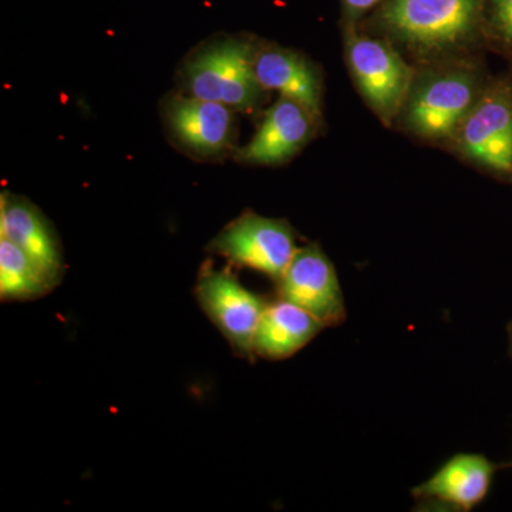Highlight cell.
Listing matches in <instances>:
<instances>
[{
  "mask_svg": "<svg viewBox=\"0 0 512 512\" xmlns=\"http://www.w3.org/2000/svg\"><path fill=\"white\" fill-rule=\"evenodd\" d=\"M0 238L18 245L49 279L59 286L64 276L63 249L43 212L26 198L3 192L0 198Z\"/></svg>",
  "mask_w": 512,
  "mask_h": 512,
  "instance_id": "11",
  "label": "cell"
},
{
  "mask_svg": "<svg viewBox=\"0 0 512 512\" xmlns=\"http://www.w3.org/2000/svg\"><path fill=\"white\" fill-rule=\"evenodd\" d=\"M464 156L497 173L512 171V97L500 87L481 93L456 133Z\"/></svg>",
  "mask_w": 512,
  "mask_h": 512,
  "instance_id": "8",
  "label": "cell"
},
{
  "mask_svg": "<svg viewBox=\"0 0 512 512\" xmlns=\"http://www.w3.org/2000/svg\"><path fill=\"white\" fill-rule=\"evenodd\" d=\"M276 296L301 306L325 328H336L348 318L338 272L318 244L296 251L276 284Z\"/></svg>",
  "mask_w": 512,
  "mask_h": 512,
  "instance_id": "7",
  "label": "cell"
},
{
  "mask_svg": "<svg viewBox=\"0 0 512 512\" xmlns=\"http://www.w3.org/2000/svg\"><path fill=\"white\" fill-rule=\"evenodd\" d=\"M346 59L363 99L383 123L402 114L414 83V72L390 43L346 29Z\"/></svg>",
  "mask_w": 512,
  "mask_h": 512,
  "instance_id": "4",
  "label": "cell"
},
{
  "mask_svg": "<svg viewBox=\"0 0 512 512\" xmlns=\"http://www.w3.org/2000/svg\"><path fill=\"white\" fill-rule=\"evenodd\" d=\"M165 120L175 140L201 157L227 151L237 131L234 109L191 94L170 97L165 104Z\"/></svg>",
  "mask_w": 512,
  "mask_h": 512,
  "instance_id": "9",
  "label": "cell"
},
{
  "mask_svg": "<svg viewBox=\"0 0 512 512\" xmlns=\"http://www.w3.org/2000/svg\"><path fill=\"white\" fill-rule=\"evenodd\" d=\"M298 249L295 231L288 221L251 211L229 222L208 245V251L224 256L229 266L252 269L271 278L275 285Z\"/></svg>",
  "mask_w": 512,
  "mask_h": 512,
  "instance_id": "6",
  "label": "cell"
},
{
  "mask_svg": "<svg viewBox=\"0 0 512 512\" xmlns=\"http://www.w3.org/2000/svg\"><path fill=\"white\" fill-rule=\"evenodd\" d=\"M477 74L466 67H448L414 80L402 113L407 127L427 140H446L480 99Z\"/></svg>",
  "mask_w": 512,
  "mask_h": 512,
  "instance_id": "3",
  "label": "cell"
},
{
  "mask_svg": "<svg viewBox=\"0 0 512 512\" xmlns=\"http://www.w3.org/2000/svg\"><path fill=\"white\" fill-rule=\"evenodd\" d=\"M318 120L298 101L279 96L266 111L254 137L238 151L239 161L255 165L286 163L312 140Z\"/></svg>",
  "mask_w": 512,
  "mask_h": 512,
  "instance_id": "10",
  "label": "cell"
},
{
  "mask_svg": "<svg viewBox=\"0 0 512 512\" xmlns=\"http://www.w3.org/2000/svg\"><path fill=\"white\" fill-rule=\"evenodd\" d=\"M508 339H510V356L512 357V322L508 325Z\"/></svg>",
  "mask_w": 512,
  "mask_h": 512,
  "instance_id": "18",
  "label": "cell"
},
{
  "mask_svg": "<svg viewBox=\"0 0 512 512\" xmlns=\"http://www.w3.org/2000/svg\"><path fill=\"white\" fill-rule=\"evenodd\" d=\"M231 268L215 269L212 262H205L198 272L194 295L235 355L254 362L255 333L268 299L245 288Z\"/></svg>",
  "mask_w": 512,
  "mask_h": 512,
  "instance_id": "5",
  "label": "cell"
},
{
  "mask_svg": "<svg viewBox=\"0 0 512 512\" xmlns=\"http://www.w3.org/2000/svg\"><path fill=\"white\" fill-rule=\"evenodd\" d=\"M485 23L512 50V0H485Z\"/></svg>",
  "mask_w": 512,
  "mask_h": 512,
  "instance_id": "16",
  "label": "cell"
},
{
  "mask_svg": "<svg viewBox=\"0 0 512 512\" xmlns=\"http://www.w3.org/2000/svg\"><path fill=\"white\" fill-rule=\"evenodd\" d=\"M380 2L382 0H342L343 15L348 20V25H353Z\"/></svg>",
  "mask_w": 512,
  "mask_h": 512,
  "instance_id": "17",
  "label": "cell"
},
{
  "mask_svg": "<svg viewBox=\"0 0 512 512\" xmlns=\"http://www.w3.org/2000/svg\"><path fill=\"white\" fill-rule=\"evenodd\" d=\"M55 291V286L18 245L0 238V299L30 302Z\"/></svg>",
  "mask_w": 512,
  "mask_h": 512,
  "instance_id": "15",
  "label": "cell"
},
{
  "mask_svg": "<svg viewBox=\"0 0 512 512\" xmlns=\"http://www.w3.org/2000/svg\"><path fill=\"white\" fill-rule=\"evenodd\" d=\"M498 468L483 454L458 453L448 458L429 480L414 487L412 495L423 503L471 511L487 498Z\"/></svg>",
  "mask_w": 512,
  "mask_h": 512,
  "instance_id": "12",
  "label": "cell"
},
{
  "mask_svg": "<svg viewBox=\"0 0 512 512\" xmlns=\"http://www.w3.org/2000/svg\"><path fill=\"white\" fill-rule=\"evenodd\" d=\"M325 326L301 306L276 296L268 301L254 340L255 357L286 360L305 348Z\"/></svg>",
  "mask_w": 512,
  "mask_h": 512,
  "instance_id": "14",
  "label": "cell"
},
{
  "mask_svg": "<svg viewBox=\"0 0 512 512\" xmlns=\"http://www.w3.org/2000/svg\"><path fill=\"white\" fill-rule=\"evenodd\" d=\"M485 25V0H384L375 26L420 59L457 55Z\"/></svg>",
  "mask_w": 512,
  "mask_h": 512,
  "instance_id": "1",
  "label": "cell"
},
{
  "mask_svg": "<svg viewBox=\"0 0 512 512\" xmlns=\"http://www.w3.org/2000/svg\"><path fill=\"white\" fill-rule=\"evenodd\" d=\"M256 50L241 37H225L197 50L184 64L187 92L235 111L255 110L265 90L255 74Z\"/></svg>",
  "mask_w": 512,
  "mask_h": 512,
  "instance_id": "2",
  "label": "cell"
},
{
  "mask_svg": "<svg viewBox=\"0 0 512 512\" xmlns=\"http://www.w3.org/2000/svg\"><path fill=\"white\" fill-rule=\"evenodd\" d=\"M255 74L265 92H278L301 103L318 119L322 116V82L305 57L282 47L256 50Z\"/></svg>",
  "mask_w": 512,
  "mask_h": 512,
  "instance_id": "13",
  "label": "cell"
}]
</instances>
